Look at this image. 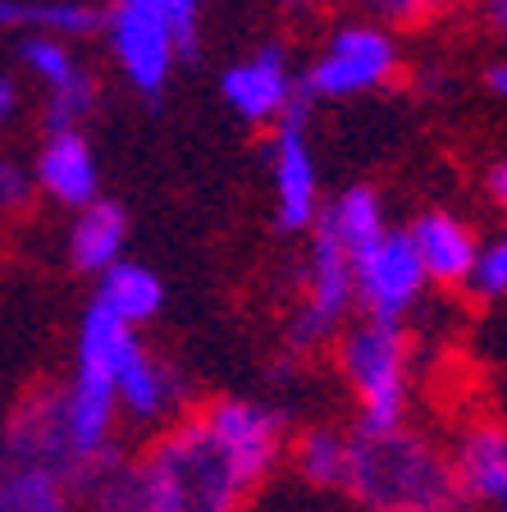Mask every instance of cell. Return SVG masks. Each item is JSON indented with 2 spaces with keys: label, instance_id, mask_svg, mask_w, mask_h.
<instances>
[{
  "label": "cell",
  "instance_id": "5bb4252c",
  "mask_svg": "<svg viewBox=\"0 0 507 512\" xmlns=\"http://www.w3.org/2000/svg\"><path fill=\"white\" fill-rule=\"evenodd\" d=\"M183 394H188V389H183L174 366L142 348V339L128 343L124 362H119V375H115L119 416H133L142 426H156V421H165V416L183 403Z\"/></svg>",
  "mask_w": 507,
  "mask_h": 512
},
{
  "label": "cell",
  "instance_id": "6da1fadb",
  "mask_svg": "<svg viewBox=\"0 0 507 512\" xmlns=\"http://www.w3.org/2000/svg\"><path fill=\"white\" fill-rule=\"evenodd\" d=\"M338 490L361 512H466L453 458L407 421L380 430H352L348 471Z\"/></svg>",
  "mask_w": 507,
  "mask_h": 512
},
{
  "label": "cell",
  "instance_id": "ac0fdd59",
  "mask_svg": "<svg viewBox=\"0 0 507 512\" xmlns=\"http://www.w3.org/2000/svg\"><path fill=\"white\" fill-rule=\"evenodd\" d=\"M101 307H110L124 325H147L151 316H160V307H165V284H160V275L151 266H142V261H128V256H119L115 266H106L101 275H96V298Z\"/></svg>",
  "mask_w": 507,
  "mask_h": 512
},
{
  "label": "cell",
  "instance_id": "30bf717a",
  "mask_svg": "<svg viewBox=\"0 0 507 512\" xmlns=\"http://www.w3.org/2000/svg\"><path fill=\"white\" fill-rule=\"evenodd\" d=\"M206 430L215 435V444L229 453L233 471L247 490H256L275 462L284 458L288 448V421L284 412L256 403V398H215V403L197 407Z\"/></svg>",
  "mask_w": 507,
  "mask_h": 512
},
{
  "label": "cell",
  "instance_id": "e0dca14e",
  "mask_svg": "<svg viewBox=\"0 0 507 512\" xmlns=\"http://www.w3.org/2000/svg\"><path fill=\"white\" fill-rule=\"evenodd\" d=\"M124 243H128L124 206L110 202V197H92L87 206H78L74 224H69V266L78 275H101L124 256Z\"/></svg>",
  "mask_w": 507,
  "mask_h": 512
},
{
  "label": "cell",
  "instance_id": "8fae6325",
  "mask_svg": "<svg viewBox=\"0 0 507 512\" xmlns=\"http://www.w3.org/2000/svg\"><path fill=\"white\" fill-rule=\"evenodd\" d=\"M270 165H275V220L284 234H311L320 206V170L307 138V96L297 87V101L275 119V142H270Z\"/></svg>",
  "mask_w": 507,
  "mask_h": 512
},
{
  "label": "cell",
  "instance_id": "484cf974",
  "mask_svg": "<svg viewBox=\"0 0 507 512\" xmlns=\"http://www.w3.org/2000/svg\"><path fill=\"white\" fill-rule=\"evenodd\" d=\"M32 197H37V179H32L28 165H19V160L0 156V211L5 215H19L32 206Z\"/></svg>",
  "mask_w": 507,
  "mask_h": 512
},
{
  "label": "cell",
  "instance_id": "4dcf8cb0",
  "mask_svg": "<svg viewBox=\"0 0 507 512\" xmlns=\"http://www.w3.org/2000/svg\"><path fill=\"white\" fill-rule=\"evenodd\" d=\"M485 83H489V92L494 96H507V64H489Z\"/></svg>",
  "mask_w": 507,
  "mask_h": 512
},
{
  "label": "cell",
  "instance_id": "7c38bea8",
  "mask_svg": "<svg viewBox=\"0 0 507 512\" xmlns=\"http://www.w3.org/2000/svg\"><path fill=\"white\" fill-rule=\"evenodd\" d=\"M220 96L243 124H275L297 101V74L284 46H261L256 55L229 64L220 78Z\"/></svg>",
  "mask_w": 507,
  "mask_h": 512
},
{
  "label": "cell",
  "instance_id": "9a60e30c",
  "mask_svg": "<svg viewBox=\"0 0 507 512\" xmlns=\"http://www.w3.org/2000/svg\"><path fill=\"white\" fill-rule=\"evenodd\" d=\"M448 458H453V476L466 508L471 503L503 508L507 503V426H494V421L466 426Z\"/></svg>",
  "mask_w": 507,
  "mask_h": 512
},
{
  "label": "cell",
  "instance_id": "7a4b0ae2",
  "mask_svg": "<svg viewBox=\"0 0 507 512\" xmlns=\"http://www.w3.org/2000/svg\"><path fill=\"white\" fill-rule=\"evenodd\" d=\"M133 339H138L133 325H124L110 307L92 302V307L83 311V320H78L74 375L60 384L69 444H74L78 458L92 462L101 476L124 458V448H119L115 375H119V362H124V352H128Z\"/></svg>",
  "mask_w": 507,
  "mask_h": 512
},
{
  "label": "cell",
  "instance_id": "7402d4cb",
  "mask_svg": "<svg viewBox=\"0 0 507 512\" xmlns=\"http://www.w3.org/2000/svg\"><path fill=\"white\" fill-rule=\"evenodd\" d=\"M293 467L307 485L320 490H338L343 485V471H348V435L334 426H311L297 435L293 444Z\"/></svg>",
  "mask_w": 507,
  "mask_h": 512
},
{
  "label": "cell",
  "instance_id": "2e32d148",
  "mask_svg": "<svg viewBox=\"0 0 507 512\" xmlns=\"http://www.w3.org/2000/svg\"><path fill=\"white\" fill-rule=\"evenodd\" d=\"M407 234H412V247L430 284H466L480 252L466 220H457L453 211H425L416 215V224H407Z\"/></svg>",
  "mask_w": 507,
  "mask_h": 512
},
{
  "label": "cell",
  "instance_id": "d6a6232c",
  "mask_svg": "<svg viewBox=\"0 0 507 512\" xmlns=\"http://www.w3.org/2000/svg\"><path fill=\"white\" fill-rule=\"evenodd\" d=\"M498 512H507V503H503V508H498Z\"/></svg>",
  "mask_w": 507,
  "mask_h": 512
},
{
  "label": "cell",
  "instance_id": "f1b7e54d",
  "mask_svg": "<svg viewBox=\"0 0 507 512\" xmlns=\"http://www.w3.org/2000/svg\"><path fill=\"white\" fill-rule=\"evenodd\" d=\"M489 197L507 211V160H498L494 170H489Z\"/></svg>",
  "mask_w": 507,
  "mask_h": 512
},
{
  "label": "cell",
  "instance_id": "44dd1931",
  "mask_svg": "<svg viewBox=\"0 0 507 512\" xmlns=\"http://www.w3.org/2000/svg\"><path fill=\"white\" fill-rule=\"evenodd\" d=\"M0 512H78V494L42 467H0Z\"/></svg>",
  "mask_w": 507,
  "mask_h": 512
},
{
  "label": "cell",
  "instance_id": "4fadbf2b",
  "mask_svg": "<svg viewBox=\"0 0 507 512\" xmlns=\"http://www.w3.org/2000/svg\"><path fill=\"white\" fill-rule=\"evenodd\" d=\"M32 179H37V192H46L51 202L69 206V211L101 197V170H96L92 142L83 138V128L46 133L42 151H37V165H32Z\"/></svg>",
  "mask_w": 507,
  "mask_h": 512
},
{
  "label": "cell",
  "instance_id": "1f68e13d",
  "mask_svg": "<svg viewBox=\"0 0 507 512\" xmlns=\"http://www.w3.org/2000/svg\"><path fill=\"white\" fill-rule=\"evenodd\" d=\"M284 5H288V10H316L320 0H284Z\"/></svg>",
  "mask_w": 507,
  "mask_h": 512
},
{
  "label": "cell",
  "instance_id": "5b68a950",
  "mask_svg": "<svg viewBox=\"0 0 507 512\" xmlns=\"http://www.w3.org/2000/svg\"><path fill=\"white\" fill-rule=\"evenodd\" d=\"M0 467H42L60 476L78 499L101 480V471L78 458V448L69 444L60 384H32L10 407L5 426H0Z\"/></svg>",
  "mask_w": 507,
  "mask_h": 512
},
{
  "label": "cell",
  "instance_id": "8992f818",
  "mask_svg": "<svg viewBox=\"0 0 507 512\" xmlns=\"http://www.w3.org/2000/svg\"><path fill=\"white\" fill-rule=\"evenodd\" d=\"M357 311V293H352V256L343 252L329 229L311 224V256L307 275H302V307H297L293 325H288V352L307 357V352L334 343L343 330V320Z\"/></svg>",
  "mask_w": 507,
  "mask_h": 512
},
{
  "label": "cell",
  "instance_id": "52a82bcc",
  "mask_svg": "<svg viewBox=\"0 0 507 512\" xmlns=\"http://www.w3.org/2000/svg\"><path fill=\"white\" fill-rule=\"evenodd\" d=\"M398 69V42L384 23H343L334 28V37L325 42V51L316 55L307 74L297 78L307 101H338V96H361L370 87H380Z\"/></svg>",
  "mask_w": 507,
  "mask_h": 512
},
{
  "label": "cell",
  "instance_id": "3957f363",
  "mask_svg": "<svg viewBox=\"0 0 507 512\" xmlns=\"http://www.w3.org/2000/svg\"><path fill=\"white\" fill-rule=\"evenodd\" d=\"M133 458H138L151 512H243L252 494L238 480L229 453L206 430L201 412L174 416Z\"/></svg>",
  "mask_w": 507,
  "mask_h": 512
},
{
  "label": "cell",
  "instance_id": "d4e9b609",
  "mask_svg": "<svg viewBox=\"0 0 507 512\" xmlns=\"http://www.w3.org/2000/svg\"><path fill=\"white\" fill-rule=\"evenodd\" d=\"M466 288L485 302L507 298V234L494 238V243H485L476 252V266H471V275H466Z\"/></svg>",
  "mask_w": 507,
  "mask_h": 512
},
{
  "label": "cell",
  "instance_id": "cb8c5ba5",
  "mask_svg": "<svg viewBox=\"0 0 507 512\" xmlns=\"http://www.w3.org/2000/svg\"><path fill=\"white\" fill-rule=\"evenodd\" d=\"M92 106H96V78L87 74V69H78L69 83L46 92L42 128L46 133H55V128H83V119L92 115Z\"/></svg>",
  "mask_w": 507,
  "mask_h": 512
},
{
  "label": "cell",
  "instance_id": "ba28073f",
  "mask_svg": "<svg viewBox=\"0 0 507 512\" xmlns=\"http://www.w3.org/2000/svg\"><path fill=\"white\" fill-rule=\"evenodd\" d=\"M101 32L110 37V51H115L119 69L138 87L142 101H160L169 78H174V64L183 60L174 23L165 19V10L147 5V0H115L106 10Z\"/></svg>",
  "mask_w": 507,
  "mask_h": 512
},
{
  "label": "cell",
  "instance_id": "4316f807",
  "mask_svg": "<svg viewBox=\"0 0 507 512\" xmlns=\"http://www.w3.org/2000/svg\"><path fill=\"white\" fill-rule=\"evenodd\" d=\"M366 5L375 23H393V28H407V23H425L444 10L448 0H357Z\"/></svg>",
  "mask_w": 507,
  "mask_h": 512
},
{
  "label": "cell",
  "instance_id": "ffe728a7",
  "mask_svg": "<svg viewBox=\"0 0 507 512\" xmlns=\"http://www.w3.org/2000/svg\"><path fill=\"white\" fill-rule=\"evenodd\" d=\"M316 224H320V229H329V234L343 243V252H348V256L366 252V247L375 243L384 229H389L380 192L366 188V183H357V188H343L329 206H320Z\"/></svg>",
  "mask_w": 507,
  "mask_h": 512
},
{
  "label": "cell",
  "instance_id": "277c9868",
  "mask_svg": "<svg viewBox=\"0 0 507 512\" xmlns=\"http://www.w3.org/2000/svg\"><path fill=\"white\" fill-rule=\"evenodd\" d=\"M338 371L357 394L361 426L380 430L407 421V394H412V339L393 320L361 316L343 343H338Z\"/></svg>",
  "mask_w": 507,
  "mask_h": 512
},
{
  "label": "cell",
  "instance_id": "603a6c76",
  "mask_svg": "<svg viewBox=\"0 0 507 512\" xmlns=\"http://www.w3.org/2000/svg\"><path fill=\"white\" fill-rule=\"evenodd\" d=\"M19 64L37 78V83H46V92L60 87V83H69V78L83 69V64L74 60V51H69V42H64V37H51V32H23L19 37Z\"/></svg>",
  "mask_w": 507,
  "mask_h": 512
},
{
  "label": "cell",
  "instance_id": "83f0119b",
  "mask_svg": "<svg viewBox=\"0 0 507 512\" xmlns=\"http://www.w3.org/2000/svg\"><path fill=\"white\" fill-rule=\"evenodd\" d=\"M14 115H19V87H14V78L0 69V124H10Z\"/></svg>",
  "mask_w": 507,
  "mask_h": 512
},
{
  "label": "cell",
  "instance_id": "d6986e66",
  "mask_svg": "<svg viewBox=\"0 0 507 512\" xmlns=\"http://www.w3.org/2000/svg\"><path fill=\"white\" fill-rule=\"evenodd\" d=\"M0 28L51 32V37H96L106 28V5L87 0H0Z\"/></svg>",
  "mask_w": 507,
  "mask_h": 512
},
{
  "label": "cell",
  "instance_id": "9c48e42d",
  "mask_svg": "<svg viewBox=\"0 0 507 512\" xmlns=\"http://www.w3.org/2000/svg\"><path fill=\"white\" fill-rule=\"evenodd\" d=\"M425 284L430 279H425L421 256H416L407 229H384L366 252L352 256V293H357V311L366 320L402 325L407 311L421 302Z\"/></svg>",
  "mask_w": 507,
  "mask_h": 512
},
{
  "label": "cell",
  "instance_id": "f546056e",
  "mask_svg": "<svg viewBox=\"0 0 507 512\" xmlns=\"http://www.w3.org/2000/svg\"><path fill=\"white\" fill-rule=\"evenodd\" d=\"M480 10H485V23L494 32H507V0H480Z\"/></svg>",
  "mask_w": 507,
  "mask_h": 512
}]
</instances>
